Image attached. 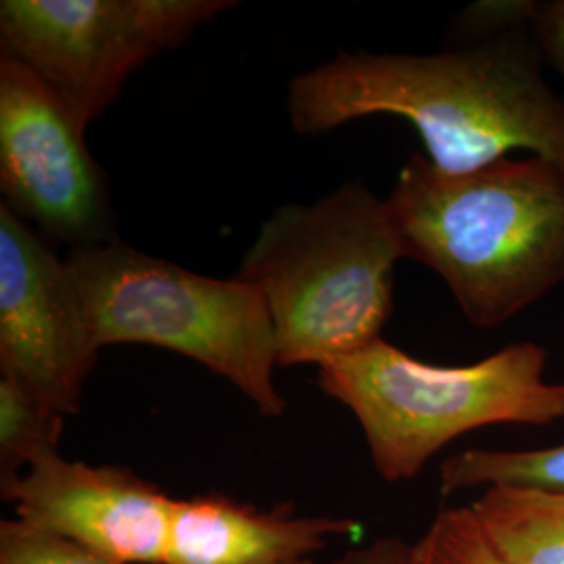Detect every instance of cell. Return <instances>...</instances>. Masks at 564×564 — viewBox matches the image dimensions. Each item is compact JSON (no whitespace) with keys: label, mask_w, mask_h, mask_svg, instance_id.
Returning <instances> with one entry per match:
<instances>
[{"label":"cell","mask_w":564,"mask_h":564,"mask_svg":"<svg viewBox=\"0 0 564 564\" xmlns=\"http://www.w3.org/2000/svg\"><path fill=\"white\" fill-rule=\"evenodd\" d=\"M542 65L527 28L433 55L339 53L291 80L289 118L300 134L402 118L445 174L481 170L512 151L564 167V99Z\"/></svg>","instance_id":"6da1fadb"},{"label":"cell","mask_w":564,"mask_h":564,"mask_svg":"<svg viewBox=\"0 0 564 564\" xmlns=\"http://www.w3.org/2000/svg\"><path fill=\"white\" fill-rule=\"evenodd\" d=\"M387 205L405 260L431 268L477 328L502 326L564 282V167L544 158L445 174L412 155Z\"/></svg>","instance_id":"7a4b0ae2"},{"label":"cell","mask_w":564,"mask_h":564,"mask_svg":"<svg viewBox=\"0 0 564 564\" xmlns=\"http://www.w3.org/2000/svg\"><path fill=\"white\" fill-rule=\"evenodd\" d=\"M402 260L387 199L351 181L312 205L279 207L260 226L237 276L265 300L279 366L321 368L383 339Z\"/></svg>","instance_id":"3957f363"},{"label":"cell","mask_w":564,"mask_h":564,"mask_svg":"<svg viewBox=\"0 0 564 564\" xmlns=\"http://www.w3.org/2000/svg\"><path fill=\"white\" fill-rule=\"evenodd\" d=\"M545 366L547 351L533 341L466 366H435L379 339L321 366L318 384L360 423L377 473L402 484L470 431L564 419V384L545 381Z\"/></svg>","instance_id":"277c9868"},{"label":"cell","mask_w":564,"mask_h":564,"mask_svg":"<svg viewBox=\"0 0 564 564\" xmlns=\"http://www.w3.org/2000/svg\"><path fill=\"white\" fill-rule=\"evenodd\" d=\"M65 260L99 351L123 343L176 351L235 384L262 416L284 414L274 324L256 284L203 276L120 241Z\"/></svg>","instance_id":"5b68a950"},{"label":"cell","mask_w":564,"mask_h":564,"mask_svg":"<svg viewBox=\"0 0 564 564\" xmlns=\"http://www.w3.org/2000/svg\"><path fill=\"white\" fill-rule=\"evenodd\" d=\"M232 7L228 0H2L0 46L88 128L147 61Z\"/></svg>","instance_id":"8992f818"},{"label":"cell","mask_w":564,"mask_h":564,"mask_svg":"<svg viewBox=\"0 0 564 564\" xmlns=\"http://www.w3.org/2000/svg\"><path fill=\"white\" fill-rule=\"evenodd\" d=\"M84 134L46 82L0 55L2 205L69 251L118 241L107 178Z\"/></svg>","instance_id":"52a82bcc"},{"label":"cell","mask_w":564,"mask_h":564,"mask_svg":"<svg viewBox=\"0 0 564 564\" xmlns=\"http://www.w3.org/2000/svg\"><path fill=\"white\" fill-rule=\"evenodd\" d=\"M97 358L67 260L0 205V372L67 416Z\"/></svg>","instance_id":"ba28073f"},{"label":"cell","mask_w":564,"mask_h":564,"mask_svg":"<svg viewBox=\"0 0 564 564\" xmlns=\"http://www.w3.org/2000/svg\"><path fill=\"white\" fill-rule=\"evenodd\" d=\"M15 519L121 564H165L176 498L113 464L48 456L0 487Z\"/></svg>","instance_id":"9c48e42d"},{"label":"cell","mask_w":564,"mask_h":564,"mask_svg":"<svg viewBox=\"0 0 564 564\" xmlns=\"http://www.w3.org/2000/svg\"><path fill=\"white\" fill-rule=\"evenodd\" d=\"M358 529L349 519L295 514L291 505L260 510L224 494L176 498L165 564H324L316 556L328 542Z\"/></svg>","instance_id":"30bf717a"},{"label":"cell","mask_w":564,"mask_h":564,"mask_svg":"<svg viewBox=\"0 0 564 564\" xmlns=\"http://www.w3.org/2000/svg\"><path fill=\"white\" fill-rule=\"evenodd\" d=\"M473 512L512 564H564V489L487 487Z\"/></svg>","instance_id":"8fae6325"},{"label":"cell","mask_w":564,"mask_h":564,"mask_svg":"<svg viewBox=\"0 0 564 564\" xmlns=\"http://www.w3.org/2000/svg\"><path fill=\"white\" fill-rule=\"evenodd\" d=\"M63 419L25 384L0 372V487L59 454Z\"/></svg>","instance_id":"7c38bea8"},{"label":"cell","mask_w":564,"mask_h":564,"mask_svg":"<svg viewBox=\"0 0 564 564\" xmlns=\"http://www.w3.org/2000/svg\"><path fill=\"white\" fill-rule=\"evenodd\" d=\"M442 494L477 487L564 489V444L542 449H466L440 466Z\"/></svg>","instance_id":"4fadbf2b"},{"label":"cell","mask_w":564,"mask_h":564,"mask_svg":"<svg viewBox=\"0 0 564 564\" xmlns=\"http://www.w3.org/2000/svg\"><path fill=\"white\" fill-rule=\"evenodd\" d=\"M410 564H512L489 542L470 506L445 508L410 545Z\"/></svg>","instance_id":"5bb4252c"},{"label":"cell","mask_w":564,"mask_h":564,"mask_svg":"<svg viewBox=\"0 0 564 564\" xmlns=\"http://www.w3.org/2000/svg\"><path fill=\"white\" fill-rule=\"evenodd\" d=\"M0 564H121L20 519L0 523Z\"/></svg>","instance_id":"9a60e30c"},{"label":"cell","mask_w":564,"mask_h":564,"mask_svg":"<svg viewBox=\"0 0 564 564\" xmlns=\"http://www.w3.org/2000/svg\"><path fill=\"white\" fill-rule=\"evenodd\" d=\"M535 0H481L458 15V36L468 42L484 41L514 28H527Z\"/></svg>","instance_id":"2e32d148"},{"label":"cell","mask_w":564,"mask_h":564,"mask_svg":"<svg viewBox=\"0 0 564 564\" xmlns=\"http://www.w3.org/2000/svg\"><path fill=\"white\" fill-rule=\"evenodd\" d=\"M527 30L540 51L542 63L550 65L564 80V0L533 2Z\"/></svg>","instance_id":"e0dca14e"},{"label":"cell","mask_w":564,"mask_h":564,"mask_svg":"<svg viewBox=\"0 0 564 564\" xmlns=\"http://www.w3.org/2000/svg\"><path fill=\"white\" fill-rule=\"evenodd\" d=\"M351 564H410V545L402 540H379L347 554Z\"/></svg>","instance_id":"ac0fdd59"},{"label":"cell","mask_w":564,"mask_h":564,"mask_svg":"<svg viewBox=\"0 0 564 564\" xmlns=\"http://www.w3.org/2000/svg\"><path fill=\"white\" fill-rule=\"evenodd\" d=\"M345 558H347V554H345ZM347 564H351L349 563V558H347Z\"/></svg>","instance_id":"d6986e66"}]
</instances>
